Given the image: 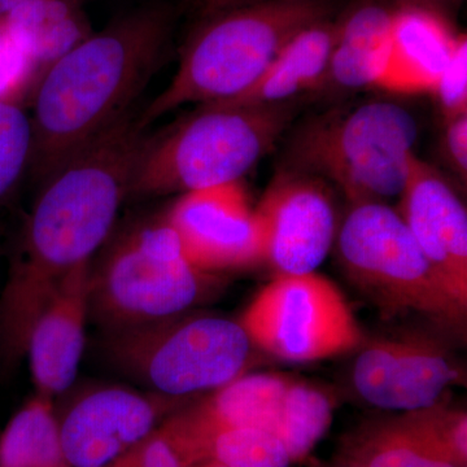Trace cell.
<instances>
[{
  "instance_id": "6da1fadb",
  "label": "cell",
  "mask_w": 467,
  "mask_h": 467,
  "mask_svg": "<svg viewBox=\"0 0 467 467\" xmlns=\"http://www.w3.org/2000/svg\"><path fill=\"white\" fill-rule=\"evenodd\" d=\"M173 21L169 5L134 9L43 72L30 117L33 147L27 168L36 182L50 180L137 106L164 61Z\"/></svg>"
},
{
  "instance_id": "7a4b0ae2",
  "label": "cell",
  "mask_w": 467,
  "mask_h": 467,
  "mask_svg": "<svg viewBox=\"0 0 467 467\" xmlns=\"http://www.w3.org/2000/svg\"><path fill=\"white\" fill-rule=\"evenodd\" d=\"M337 14V0H275L198 21L173 78L143 107V125L149 128L184 104L202 106L238 97L296 34Z\"/></svg>"
},
{
  "instance_id": "3957f363",
  "label": "cell",
  "mask_w": 467,
  "mask_h": 467,
  "mask_svg": "<svg viewBox=\"0 0 467 467\" xmlns=\"http://www.w3.org/2000/svg\"><path fill=\"white\" fill-rule=\"evenodd\" d=\"M420 135L413 113L391 100L335 107L297 126L282 167L335 186L349 205L400 198Z\"/></svg>"
},
{
  "instance_id": "277c9868",
  "label": "cell",
  "mask_w": 467,
  "mask_h": 467,
  "mask_svg": "<svg viewBox=\"0 0 467 467\" xmlns=\"http://www.w3.org/2000/svg\"><path fill=\"white\" fill-rule=\"evenodd\" d=\"M296 103L202 104L165 133L150 135L129 196L182 195L242 181L284 137L297 115Z\"/></svg>"
},
{
  "instance_id": "5b68a950",
  "label": "cell",
  "mask_w": 467,
  "mask_h": 467,
  "mask_svg": "<svg viewBox=\"0 0 467 467\" xmlns=\"http://www.w3.org/2000/svg\"><path fill=\"white\" fill-rule=\"evenodd\" d=\"M214 281L190 263L165 218L140 223L91 264L88 316L110 333L153 324L202 303Z\"/></svg>"
},
{
  "instance_id": "8992f818",
  "label": "cell",
  "mask_w": 467,
  "mask_h": 467,
  "mask_svg": "<svg viewBox=\"0 0 467 467\" xmlns=\"http://www.w3.org/2000/svg\"><path fill=\"white\" fill-rule=\"evenodd\" d=\"M335 244L350 282L387 315L414 312L442 327L465 326V310L442 285L399 211L387 202L350 205Z\"/></svg>"
},
{
  "instance_id": "52a82bcc",
  "label": "cell",
  "mask_w": 467,
  "mask_h": 467,
  "mask_svg": "<svg viewBox=\"0 0 467 467\" xmlns=\"http://www.w3.org/2000/svg\"><path fill=\"white\" fill-rule=\"evenodd\" d=\"M252 343L239 322L182 315L112 331L109 358L160 395L186 398L217 389L243 376Z\"/></svg>"
},
{
  "instance_id": "ba28073f",
  "label": "cell",
  "mask_w": 467,
  "mask_h": 467,
  "mask_svg": "<svg viewBox=\"0 0 467 467\" xmlns=\"http://www.w3.org/2000/svg\"><path fill=\"white\" fill-rule=\"evenodd\" d=\"M239 324L252 346L285 361L339 358L361 348L365 340L343 292L316 272L275 275Z\"/></svg>"
},
{
  "instance_id": "9c48e42d",
  "label": "cell",
  "mask_w": 467,
  "mask_h": 467,
  "mask_svg": "<svg viewBox=\"0 0 467 467\" xmlns=\"http://www.w3.org/2000/svg\"><path fill=\"white\" fill-rule=\"evenodd\" d=\"M264 242V263L276 275H306L333 248L337 209L325 181L279 169L254 207Z\"/></svg>"
},
{
  "instance_id": "30bf717a",
  "label": "cell",
  "mask_w": 467,
  "mask_h": 467,
  "mask_svg": "<svg viewBox=\"0 0 467 467\" xmlns=\"http://www.w3.org/2000/svg\"><path fill=\"white\" fill-rule=\"evenodd\" d=\"M164 218L202 272L216 275L264 263L259 218L242 181L182 193Z\"/></svg>"
},
{
  "instance_id": "8fae6325",
  "label": "cell",
  "mask_w": 467,
  "mask_h": 467,
  "mask_svg": "<svg viewBox=\"0 0 467 467\" xmlns=\"http://www.w3.org/2000/svg\"><path fill=\"white\" fill-rule=\"evenodd\" d=\"M184 398L146 396L121 387L86 393L57 416L70 467H104L158 430Z\"/></svg>"
},
{
  "instance_id": "7c38bea8",
  "label": "cell",
  "mask_w": 467,
  "mask_h": 467,
  "mask_svg": "<svg viewBox=\"0 0 467 467\" xmlns=\"http://www.w3.org/2000/svg\"><path fill=\"white\" fill-rule=\"evenodd\" d=\"M460 378L441 342L418 331L368 343L353 367V383L365 401L405 413L438 404Z\"/></svg>"
},
{
  "instance_id": "4fadbf2b",
  "label": "cell",
  "mask_w": 467,
  "mask_h": 467,
  "mask_svg": "<svg viewBox=\"0 0 467 467\" xmlns=\"http://www.w3.org/2000/svg\"><path fill=\"white\" fill-rule=\"evenodd\" d=\"M399 213L442 285L467 312V212L456 190L434 167L409 158Z\"/></svg>"
},
{
  "instance_id": "5bb4252c",
  "label": "cell",
  "mask_w": 467,
  "mask_h": 467,
  "mask_svg": "<svg viewBox=\"0 0 467 467\" xmlns=\"http://www.w3.org/2000/svg\"><path fill=\"white\" fill-rule=\"evenodd\" d=\"M91 264L63 279L34 322L26 355L38 395L54 399L75 382L85 347Z\"/></svg>"
},
{
  "instance_id": "9a60e30c",
  "label": "cell",
  "mask_w": 467,
  "mask_h": 467,
  "mask_svg": "<svg viewBox=\"0 0 467 467\" xmlns=\"http://www.w3.org/2000/svg\"><path fill=\"white\" fill-rule=\"evenodd\" d=\"M288 380L272 374L241 376L213 395L173 411L159 426L178 456L202 439L227 429H260L276 435Z\"/></svg>"
},
{
  "instance_id": "2e32d148",
  "label": "cell",
  "mask_w": 467,
  "mask_h": 467,
  "mask_svg": "<svg viewBox=\"0 0 467 467\" xmlns=\"http://www.w3.org/2000/svg\"><path fill=\"white\" fill-rule=\"evenodd\" d=\"M395 7L359 0L339 14L330 64L318 92L386 90L391 70Z\"/></svg>"
},
{
  "instance_id": "e0dca14e",
  "label": "cell",
  "mask_w": 467,
  "mask_h": 467,
  "mask_svg": "<svg viewBox=\"0 0 467 467\" xmlns=\"http://www.w3.org/2000/svg\"><path fill=\"white\" fill-rule=\"evenodd\" d=\"M465 34L451 18L416 7H395L391 70L386 90L395 94H434L442 70Z\"/></svg>"
},
{
  "instance_id": "ac0fdd59",
  "label": "cell",
  "mask_w": 467,
  "mask_h": 467,
  "mask_svg": "<svg viewBox=\"0 0 467 467\" xmlns=\"http://www.w3.org/2000/svg\"><path fill=\"white\" fill-rule=\"evenodd\" d=\"M339 26V14L294 36L247 91L216 106H272L288 103L324 84Z\"/></svg>"
},
{
  "instance_id": "d6986e66",
  "label": "cell",
  "mask_w": 467,
  "mask_h": 467,
  "mask_svg": "<svg viewBox=\"0 0 467 467\" xmlns=\"http://www.w3.org/2000/svg\"><path fill=\"white\" fill-rule=\"evenodd\" d=\"M342 461L358 467H459L420 410L358 427L344 441Z\"/></svg>"
},
{
  "instance_id": "ffe728a7",
  "label": "cell",
  "mask_w": 467,
  "mask_h": 467,
  "mask_svg": "<svg viewBox=\"0 0 467 467\" xmlns=\"http://www.w3.org/2000/svg\"><path fill=\"white\" fill-rule=\"evenodd\" d=\"M0 26L39 77L92 34L76 0H27L0 18Z\"/></svg>"
},
{
  "instance_id": "44dd1931",
  "label": "cell",
  "mask_w": 467,
  "mask_h": 467,
  "mask_svg": "<svg viewBox=\"0 0 467 467\" xmlns=\"http://www.w3.org/2000/svg\"><path fill=\"white\" fill-rule=\"evenodd\" d=\"M0 467H70L52 399L36 393L12 417L0 436Z\"/></svg>"
},
{
  "instance_id": "7402d4cb",
  "label": "cell",
  "mask_w": 467,
  "mask_h": 467,
  "mask_svg": "<svg viewBox=\"0 0 467 467\" xmlns=\"http://www.w3.org/2000/svg\"><path fill=\"white\" fill-rule=\"evenodd\" d=\"M214 460L226 467H290L278 436L260 429H227L213 432L181 454L183 467Z\"/></svg>"
},
{
  "instance_id": "603a6c76",
  "label": "cell",
  "mask_w": 467,
  "mask_h": 467,
  "mask_svg": "<svg viewBox=\"0 0 467 467\" xmlns=\"http://www.w3.org/2000/svg\"><path fill=\"white\" fill-rule=\"evenodd\" d=\"M333 409L330 398L316 387L288 382L276 436L292 463L306 460L324 438L333 420Z\"/></svg>"
},
{
  "instance_id": "cb8c5ba5",
  "label": "cell",
  "mask_w": 467,
  "mask_h": 467,
  "mask_svg": "<svg viewBox=\"0 0 467 467\" xmlns=\"http://www.w3.org/2000/svg\"><path fill=\"white\" fill-rule=\"evenodd\" d=\"M33 147L32 119L20 101L0 100V199L29 167Z\"/></svg>"
},
{
  "instance_id": "d4e9b609",
  "label": "cell",
  "mask_w": 467,
  "mask_h": 467,
  "mask_svg": "<svg viewBox=\"0 0 467 467\" xmlns=\"http://www.w3.org/2000/svg\"><path fill=\"white\" fill-rule=\"evenodd\" d=\"M38 70L0 26V100L20 101L38 81Z\"/></svg>"
},
{
  "instance_id": "484cf974",
  "label": "cell",
  "mask_w": 467,
  "mask_h": 467,
  "mask_svg": "<svg viewBox=\"0 0 467 467\" xmlns=\"http://www.w3.org/2000/svg\"><path fill=\"white\" fill-rule=\"evenodd\" d=\"M434 97L441 106L442 119H450L467 113V39L463 36L459 47L442 70Z\"/></svg>"
},
{
  "instance_id": "4316f807",
  "label": "cell",
  "mask_w": 467,
  "mask_h": 467,
  "mask_svg": "<svg viewBox=\"0 0 467 467\" xmlns=\"http://www.w3.org/2000/svg\"><path fill=\"white\" fill-rule=\"evenodd\" d=\"M436 438L450 451L459 467H467V416L465 410L451 409L441 401L420 409Z\"/></svg>"
},
{
  "instance_id": "83f0119b",
  "label": "cell",
  "mask_w": 467,
  "mask_h": 467,
  "mask_svg": "<svg viewBox=\"0 0 467 467\" xmlns=\"http://www.w3.org/2000/svg\"><path fill=\"white\" fill-rule=\"evenodd\" d=\"M104 467H183V463L158 427L144 441Z\"/></svg>"
},
{
  "instance_id": "f1b7e54d",
  "label": "cell",
  "mask_w": 467,
  "mask_h": 467,
  "mask_svg": "<svg viewBox=\"0 0 467 467\" xmlns=\"http://www.w3.org/2000/svg\"><path fill=\"white\" fill-rule=\"evenodd\" d=\"M442 152L448 164L466 183L467 178V113L444 121Z\"/></svg>"
},
{
  "instance_id": "f546056e",
  "label": "cell",
  "mask_w": 467,
  "mask_h": 467,
  "mask_svg": "<svg viewBox=\"0 0 467 467\" xmlns=\"http://www.w3.org/2000/svg\"><path fill=\"white\" fill-rule=\"evenodd\" d=\"M275 0H183V11L193 23L232 9L248 7Z\"/></svg>"
},
{
  "instance_id": "4dcf8cb0",
  "label": "cell",
  "mask_w": 467,
  "mask_h": 467,
  "mask_svg": "<svg viewBox=\"0 0 467 467\" xmlns=\"http://www.w3.org/2000/svg\"><path fill=\"white\" fill-rule=\"evenodd\" d=\"M398 7H416L438 12L442 16L451 18L460 8L462 0H396Z\"/></svg>"
},
{
  "instance_id": "1f68e13d",
  "label": "cell",
  "mask_w": 467,
  "mask_h": 467,
  "mask_svg": "<svg viewBox=\"0 0 467 467\" xmlns=\"http://www.w3.org/2000/svg\"><path fill=\"white\" fill-rule=\"evenodd\" d=\"M27 0H0V18L5 17L12 9L18 7Z\"/></svg>"
},
{
  "instance_id": "d6a6232c",
  "label": "cell",
  "mask_w": 467,
  "mask_h": 467,
  "mask_svg": "<svg viewBox=\"0 0 467 467\" xmlns=\"http://www.w3.org/2000/svg\"><path fill=\"white\" fill-rule=\"evenodd\" d=\"M189 467H226L223 466V463L217 462L214 460H204L201 461V462L193 463V465Z\"/></svg>"
},
{
  "instance_id": "836d02e7",
  "label": "cell",
  "mask_w": 467,
  "mask_h": 467,
  "mask_svg": "<svg viewBox=\"0 0 467 467\" xmlns=\"http://www.w3.org/2000/svg\"><path fill=\"white\" fill-rule=\"evenodd\" d=\"M337 467H358L356 465H353V463L346 462V461H340L339 465Z\"/></svg>"
}]
</instances>
